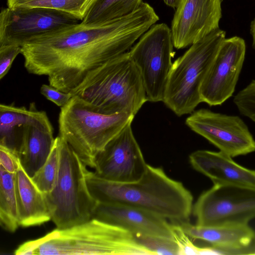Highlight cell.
<instances>
[{
	"label": "cell",
	"instance_id": "cell-1",
	"mask_svg": "<svg viewBox=\"0 0 255 255\" xmlns=\"http://www.w3.org/2000/svg\"><path fill=\"white\" fill-rule=\"evenodd\" d=\"M158 19L153 7L142 2L124 16L93 24L81 21L33 37L21 46L24 67L71 93L91 72L126 52Z\"/></svg>",
	"mask_w": 255,
	"mask_h": 255
},
{
	"label": "cell",
	"instance_id": "cell-2",
	"mask_svg": "<svg viewBox=\"0 0 255 255\" xmlns=\"http://www.w3.org/2000/svg\"><path fill=\"white\" fill-rule=\"evenodd\" d=\"M89 191L98 202L130 206L154 213L172 223L189 221L193 196L178 181L169 177L161 167L147 164L137 181L121 183L111 181L88 171Z\"/></svg>",
	"mask_w": 255,
	"mask_h": 255
},
{
	"label": "cell",
	"instance_id": "cell-3",
	"mask_svg": "<svg viewBox=\"0 0 255 255\" xmlns=\"http://www.w3.org/2000/svg\"><path fill=\"white\" fill-rule=\"evenodd\" d=\"M15 255H152L128 230L92 218L26 242Z\"/></svg>",
	"mask_w": 255,
	"mask_h": 255
},
{
	"label": "cell",
	"instance_id": "cell-4",
	"mask_svg": "<svg viewBox=\"0 0 255 255\" xmlns=\"http://www.w3.org/2000/svg\"><path fill=\"white\" fill-rule=\"evenodd\" d=\"M71 93L108 115L135 116L148 101L141 75L128 52L91 72Z\"/></svg>",
	"mask_w": 255,
	"mask_h": 255
},
{
	"label": "cell",
	"instance_id": "cell-5",
	"mask_svg": "<svg viewBox=\"0 0 255 255\" xmlns=\"http://www.w3.org/2000/svg\"><path fill=\"white\" fill-rule=\"evenodd\" d=\"M134 116L105 115L77 95L61 107L58 118L59 136L77 153L82 161L94 168L97 155Z\"/></svg>",
	"mask_w": 255,
	"mask_h": 255
},
{
	"label": "cell",
	"instance_id": "cell-6",
	"mask_svg": "<svg viewBox=\"0 0 255 255\" xmlns=\"http://www.w3.org/2000/svg\"><path fill=\"white\" fill-rule=\"evenodd\" d=\"M57 137L58 174L52 190L44 195L51 220L56 228L64 229L91 219L98 202L88 189L87 165L64 139Z\"/></svg>",
	"mask_w": 255,
	"mask_h": 255
},
{
	"label": "cell",
	"instance_id": "cell-7",
	"mask_svg": "<svg viewBox=\"0 0 255 255\" xmlns=\"http://www.w3.org/2000/svg\"><path fill=\"white\" fill-rule=\"evenodd\" d=\"M225 37V31L219 28L193 43L173 62L163 102L176 115L191 114L202 102L201 85Z\"/></svg>",
	"mask_w": 255,
	"mask_h": 255
},
{
	"label": "cell",
	"instance_id": "cell-8",
	"mask_svg": "<svg viewBox=\"0 0 255 255\" xmlns=\"http://www.w3.org/2000/svg\"><path fill=\"white\" fill-rule=\"evenodd\" d=\"M171 30L153 25L128 52L141 75L148 101L163 102L174 56Z\"/></svg>",
	"mask_w": 255,
	"mask_h": 255
},
{
	"label": "cell",
	"instance_id": "cell-9",
	"mask_svg": "<svg viewBox=\"0 0 255 255\" xmlns=\"http://www.w3.org/2000/svg\"><path fill=\"white\" fill-rule=\"evenodd\" d=\"M192 212L198 226L248 225L255 218V187L214 184L198 197Z\"/></svg>",
	"mask_w": 255,
	"mask_h": 255
},
{
	"label": "cell",
	"instance_id": "cell-10",
	"mask_svg": "<svg viewBox=\"0 0 255 255\" xmlns=\"http://www.w3.org/2000/svg\"><path fill=\"white\" fill-rule=\"evenodd\" d=\"M185 123L192 130L232 157L255 151V139L238 116L201 109L192 112Z\"/></svg>",
	"mask_w": 255,
	"mask_h": 255
},
{
	"label": "cell",
	"instance_id": "cell-11",
	"mask_svg": "<svg viewBox=\"0 0 255 255\" xmlns=\"http://www.w3.org/2000/svg\"><path fill=\"white\" fill-rule=\"evenodd\" d=\"M126 126L96 157L95 174L105 179L121 183L137 181L147 164L131 127Z\"/></svg>",
	"mask_w": 255,
	"mask_h": 255
},
{
	"label": "cell",
	"instance_id": "cell-12",
	"mask_svg": "<svg viewBox=\"0 0 255 255\" xmlns=\"http://www.w3.org/2000/svg\"><path fill=\"white\" fill-rule=\"evenodd\" d=\"M80 21L67 13L51 9L3 8L0 13V46L14 44L21 46L31 38L78 23Z\"/></svg>",
	"mask_w": 255,
	"mask_h": 255
},
{
	"label": "cell",
	"instance_id": "cell-13",
	"mask_svg": "<svg viewBox=\"0 0 255 255\" xmlns=\"http://www.w3.org/2000/svg\"><path fill=\"white\" fill-rule=\"evenodd\" d=\"M244 40L238 36L225 38L203 80L200 89L202 102L221 105L233 96L246 54Z\"/></svg>",
	"mask_w": 255,
	"mask_h": 255
},
{
	"label": "cell",
	"instance_id": "cell-14",
	"mask_svg": "<svg viewBox=\"0 0 255 255\" xmlns=\"http://www.w3.org/2000/svg\"><path fill=\"white\" fill-rule=\"evenodd\" d=\"M223 0H181L171 23L173 45L182 49L219 29Z\"/></svg>",
	"mask_w": 255,
	"mask_h": 255
},
{
	"label": "cell",
	"instance_id": "cell-15",
	"mask_svg": "<svg viewBox=\"0 0 255 255\" xmlns=\"http://www.w3.org/2000/svg\"><path fill=\"white\" fill-rule=\"evenodd\" d=\"M92 218L124 228L133 235L174 238L173 225L168 220L130 206L98 202Z\"/></svg>",
	"mask_w": 255,
	"mask_h": 255
},
{
	"label": "cell",
	"instance_id": "cell-16",
	"mask_svg": "<svg viewBox=\"0 0 255 255\" xmlns=\"http://www.w3.org/2000/svg\"><path fill=\"white\" fill-rule=\"evenodd\" d=\"M53 126L45 111L17 131L19 159L27 174L32 177L44 165L53 147Z\"/></svg>",
	"mask_w": 255,
	"mask_h": 255
},
{
	"label": "cell",
	"instance_id": "cell-17",
	"mask_svg": "<svg viewBox=\"0 0 255 255\" xmlns=\"http://www.w3.org/2000/svg\"><path fill=\"white\" fill-rule=\"evenodd\" d=\"M189 161L195 170L214 184L255 187V170L240 165L221 151L198 150L190 154Z\"/></svg>",
	"mask_w": 255,
	"mask_h": 255
},
{
	"label": "cell",
	"instance_id": "cell-18",
	"mask_svg": "<svg viewBox=\"0 0 255 255\" xmlns=\"http://www.w3.org/2000/svg\"><path fill=\"white\" fill-rule=\"evenodd\" d=\"M176 223L190 238L209 243L218 254L221 251H243L255 239V233L248 225L201 227L189 221Z\"/></svg>",
	"mask_w": 255,
	"mask_h": 255
},
{
	"label": "cell",
	"instance_id": "cell-19",
	"mask_svg": "<svg viewBox=\"0 0 255 255\" xmlns=\"http://www.w3.org/2000/svg\"><path fill=\"white\" fill-rule=\"evenodd\" d=\"M14 181L20 226H37L51 220L44 194L21 165L15 173Z\"/></svg>",
	"mask_w": 255,
	"mask_h": 255
},
{
	"label": "cell",
	"instance_id": "cell-20",
	"mask_svg": "<svg viewBox=\"0 0 255 255\" xmlns=\"http://www.w3.org/2000/svg\"><path fill=\"white\" fill-rule=\"evenodd\" d=\"M41 112L37 109L34 103H30L28 109L23 106L17 107L12 104H1L0 145L7 147L19 156L16 129L34 119Z\"/></svg>",
	"mask_w": 255,
	"mask_h": 255
},
{
	"label": "cell",
	"instance_id": "cell-21",
	"mask_svg": "<svg viewBox=\"0 0 255 255\" xmlns=\"http://www.w3.org/2000/svg\"><path fill=\"white\" fill-rule=\"evenodd\" d=\"M15 173L0 167V223L6 231L14 232L19 225L14 181Z\"/></svg>",
	"mask_w": 255,
	"mask_h": 255
},
{
	"label": "cell",
	"instance_id": "cell-22",
	"mask_svg": "<svg viewBox=\"0 0 255 255\" xmlns=\"http://www.w3.org/2000/svg\"><path fill=\"white\" fill-rule=\"evenodd\" d=\"M142 0H95L81 21L101 23L128 14L136 9Z\"/></svg>",
	"mask_w": 255,
	"mask_h": 255
},
{
	"label": "cell",
	"instance_id": "cell-23",
	"mask_svg": "<svg viewBox=\"0 0 255 255\" xmlns=\"http://www.w3.org/2000/svg\"><path fill=\"white\" fill-rule=\"evenodd\" d=\"M95 0H7V7L43 8L67 13L82 21Z\"/></svg>",
	"mask_w": 255,
	"mask_h": 255
},
{
	"label": "cell",
	"instance_id": "cell-24",
	"mask_svg": "<svg viewBox=\"0 0 255 255\" xmlns=\"http://www.w3.org/2000/svg\"><path fill=\"white\" fill-rule=\"evenodd\" d=\"M59 164V149L57 136L51 152L44 165L31 177L37 188L43 193H49L56 180Z\"/></svg>",
	"mask_w": 255,
	"mask_h": 255
},
{
	"label": "cell",
	"instance_id": "cell-25",
	"mask_svg": "<svg viewBox=\"0 0 255 255\" xmlns=\"http://www.w3.org/2000/svg\"><path fill=\"white\" fill-rule=\"evenodd\" d=\"M138 243L152 255H179V248L174 238L134 235Z\"/></svg>",
	"mask_w": 255,
	"mask_h": 255
},
{
	"label": "cell",
	"instance_id": "cell-26",
	"mask_svg": "<svg viewBox=\"0 0 255 255\" xmlns=\"http://www.w3.org/2000/svg\"><path fill=\"white\" fill-rule=\"evenodd\" d=\"M21 47L14 44L0 46V79L7 74L16 56L21 54Z\"/></svg>",
	"mask_w": 255,
	"mask_h": 255
},
{
	"label": "cell",
	"instance_id": "cell-27",
	"mask_svg": "<svg viewBox=\"0 0 255 255\" xmlns=\"http://www.w3.org/2000/svg\"><path fill=\"white\" fill-rule=\"evenodd\" d=\"M173 225V237L179 248V255H199L200 247L195 246L189 239V237L182 230L178 224Z\"/></svg>",
	"mask_w": 255,
	"mask_h": 255
},
{
	"label": "cell",
	"instance_id": "cell-28",
	"mask_svg": "<svg viewBox=\"0 0 255 255\" xmlns=\"http://www.w3.org/2000/svg\"><path fill=\"white\" fill-rule=\"evenodd\" d=\"M40 93L47 100L58 107L65 106L73 97L71 93H64L50 85L42 84L40 89Z\"/></svg>",
	"mask_w": 255,
	"mask_h": 255
},
{
	"label": "cell",
	"instance_id": "cell-29",
	"mask_svg": "<svg viewBox=\"0 0 255 255\" xmlns=\"http://www.w3.org/2000/svg\"><path fill=\"white\" fill-rule=\"evenodd\" d=\"M0 167L6 171L15 173L20 166L18 155L7 147L0 145Z\"/></svg>",
	"mask_w": 255,
	"mask_h": 255
},
{
	"label": "cell",
	"instance_id": "cell-30",
	"mask_svg": "<svg viewBox=\"0 0 255 255\" xmlns=\"http://www.w3.org/2000/svg\"><path fill=\"white\" fill-rule=\"evenodd\" d=\"M165 3L173 8H177L180 3L181 1V0H163Z\"/></svg>",
	"mask_w": 255,
	"mask_h": 255
},
{
	"label": "cell",
	"instance_id": "cell-31",
	"mask_svg": "<svg viewBox=\"0 0 255 255\" xmlns=\"http://www.w3.org/2000/svg\"><path fill=\"white\" fill-rule=\"evenodd\" d=\"M251 33L253 38V47L255 50V18L251 22Z\"/></svg>",
	"mask_w": 255,
	"mask_h": 255
}]
</instances>
